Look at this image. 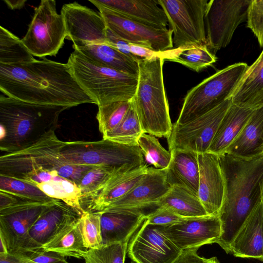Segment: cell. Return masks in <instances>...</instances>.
<instances>
[{
	"mask_svg": "<svg viewBox=\"0 0 263 263\" xmlns=\"http://www.w3.org/2000/svg\"><path fill=\"white\" fill-rule=\"evenodd\" d=\"M0 90L7 97L39 104L71 108L95 104L67 63L46 58L20 64H0Z\"/></svg>",
	"mask_w": 263,
	"mask_h": 263,
	"instance_id": "obj_1",
	"label": "cell"
},
{
	"mask_svg": "<svg viewBox=\"0 0 263 263\" xmlns=\"http://www.w3.org/2000/svg\"><path fill=\"white\" fill-rule=\"evenodd\" d=\"M218 155L224 193L218 213L221 234L216 241L227 253L237 232L254 209L261 202L263 155L243 159L227 152Z\"/></svg>",
	"mask_w": 263,
	"mask_h": 263,
	"instance_id": "obj_2",
	"label": "cell"
},
{
	"mask_svg": "<svg viewBox=\"0 0 263 263\" xmlns=\"http://www.w3.org/2000/svg\"><path fill=\"white\" fill-rule=\"evenodd\" d=\"M66 106L29 103L0 96V150L10 153L35 143L58 126Z\"/></svg>",
	"mask_w": 263,
	"mask_h": 263,
	"instance_id": "obj_3",
	"label": "cell"
},
{
	"mask_svg": "<svg viewBox=\"0 0 263 263\" xmlns=\"http://www.w3.org/2000/svg\"><path fill=\"white\" fill-rule=\"evenodd\" d=\"M161 57L139 60L138 81L132 100L144 133L167 138L173 124L163 81Z\"/></svg>",
	"mask_w": 263,
	"mask_h": 263,
	"instance_id": "obj_4",
	"label": "cell"
},
{
	"mask_svg": "<svg viewBox=\"0 0 263 263\" xmlns=\"http://www.w3.org/2000/svg\"><path fill=\"white\" fill-rule=\"evenodd\" d=\"M73 77L98 106L121 101H132L138 77L97 63L77 49L67 63Z\"/></svg>",
	"mask_w": 263,
	"mask_h": 263,
	"instance_id": "obj_5",
	"label": "cell"
},
{
	"mask_svg": "<svg viewBox=\"0 0 263 263\" xmlns=\"http://www.w3.org/2000/svg\"><path fill=\"white\" fill-rule=\"evenodd\" d=\"M249 68L237 63L220 70L191 89L184 98L175 123L183 124L217 107L232 95Z\"/></svg>",
	"mask_w": 263,
	"mask_h": 263,
	"instance_id": "obj_6",
	"label": "cell"
},
{
	"mask_svg": "<svg viewBox=\"0 0 263 263\" xmlns=\"http://www.w3.org/2000/svg\"><path fill=\"white\" fill-rule=\"evenodd\" d=\"M61 154L69 163L90 167L135 169L146 164L138 145H127L103 139L65 142Z\"/></svg>",
	"mask_w": 263,
	"mask_h": 263,
	"instance_id": "obj_7",
	"label": "cell"
},
{
	"mask_svg": "<svg viewBox=\"0 0 263 263\" xmlns=\"http://www.w3.org/2000/svg\"><path fill=\"white\" fill-rule=\"evenodd\" d=\"M65 141L52 131L38 142L23 149L4 153L0 157V175L21 180L37 169L55 171L67 162L62 156Z\"/></svg>",
	"mask_w": 263,
	"mask_h": 263,
	"instance_id": "obj_8",
	"label": "cell"
},
{
	"mask_svg": "<svg viewBox=\"0 0 263 263\" xmlns=\"http://www.w3.org/2000/svg\"><path fill=\"white\" fill-rule=\"evenodd\" d=\"M55 199L44 202L21 198L0 209V238L6 243L8 253L24 254L35 250L29 231Z\"/></svg>",
	"mask_w": 263,
	"mask_h": 263,
	"instance_id": "obj_9",
	"label": "cell"
},
{
	"mask_svg": "<svg viewBox=\"0 0 263 263\" xmlns=\"http://www.w3.org/2000/svg\"><path fill=\"white\" fill-rule=\"evenodd\" d=\"M174 34L175 48L206 45L205 15L207 0H157Z\"/></svg>",
	"mask_w": 263,
	"mask_h": 263,
	"instance_id": "obj_10",
	"label": "cell"
},
{
	"mask_svg": "<svg viewBox=\"0 0 263 263\" xmlns=\"http://www.w3.org/2000/svg\"><path fill=\"white\" fill-rule=\"evenodd\" d=\"M66 36L63 17L57 12L56 2L42 0L35 8L27 31L22 40L33 56L44 58L57 54Z\"/></svg>",
	"mask_w": 263,
	"mask_h": 263,
	"instance_id": "obj_11",
	"label": "cell"
},
{
	"mask_svg": "<svg viewBox=\"0 0 263 263\" xmlns=\"http://www.w3.org/2000/svg\"><path fill=\"white\" fill-rule=\"evenodd\" d=\"M229 99L208 112L183 124H173L166 138L169 151L178 149L195 152H208L219 125L232 105Z\"/></svg>",
	"mask_w": 263,
	"mask_h": 263,
	"instance_id": "obj_12",
	"label": "cell"
},
{
	"mask_svg": "<svg viewBox=\"0 0 263 263\" xmlns=\"http://www.w3.org/2000/svg\"><path fill=\"white\" fill-rule=\"evenodd\" d=\"M251 0H211L205 15L206 46L213 54L231 42L237 27L247 20Z\"/></svg>",
	"mask_w": 263,
	"mask_h": 263,
	"instance_id": "obj_13",
	"label": "cell"
},
{
	"mask_svg": "<svg viewBox=\"0 0 263 263\" xmlns=\"http://www.w3.org/2000/svg\"><path fill=\"white\" fill-rule=\"evenodd\" d=\"M89 2L98 9L107 28L121 39L156 51H164L173 48L172 30L155 28L128 18L91 0Z\"/></svg>",
	"mask_w": 263,
	"mask_h": 263,
	"instance_id": "obj_14",
	"label": "cell"
},
{
	"mask_svg": "<svg viewBox=\"0 0 263 263\" xmlns=\"http://www.w3.org/2000/svg\"><path fill=\"white\" fill-rule=\"evenodd\" d=\"M182 251L163 233L160 226L145 220L130 238L127 253L136 263H173Z\"/></svg>",
	"mask_w": 263,
	"mask_h": 263,
	"instance_id": "obj_15",
	"label": "cell"
},
{
	"mask_svg": "<svg viewBox=\"0 0 263 263\" xmlns=\"http://www.w3.org/2000/svg\"><path fill=\"white\" fill-rule=\"evenodd\" d=\"M147 167L146 163L135 169L116 168L98 188L81 196L80 203L83 212H100L118 201L138 183Z\"/></svg>",
	"mask_w": 263,
	"mask_h": 263,
	"instance_id": "obj_16",
	"label": "cell"
},
{
	"mask_svg": "<svg viewBox=\"0 0 263 263\" xmlns=\"http://www.w3.org/2000/svg\"><path fill=\"white\" fill-rule=\"evenodd\" d=\"M61 14L66 30V39L73 48L84 45L106 43L107 26L100 13L77 2L63 5Z\"/></svg>",
	"mask_w": 263,
	"mask_h": 263,
	"instance_id": "obj_17",
	"label": "cell"
},
{
	"mask_svg": "<svg viewBox=\"0 0 263 263\" xmlns=\"http://www.w3.org/2000/svg\"><path fill=\"white\" fill-rule=\"evenodd\" d=\"M160 228L181 251L216 243L221 234L218 215L186 218L172 224L160 226Z\"/></svg>",
	"mask_w": 263,
	"mask_h": 263,
	"instance_id": "obj_18",
	"label": "cell"
},
{
	"mask_svg": "<svg viewBox=\"0 0 263 263\" xmlns=\"http://www.w3.org/2000/svg\"><path fill=\"white\" fill-rule=\"evenodd\" d=\"M172 184L167 168L148 167L145 174L130 191L101 212L115 209L143 210L149 206L157 207V204L167 193Z\"/></svg>",
	"mask_w": 263,
	"mask_h": 263,
	"instance_id": "obj_19",
	"label": "cell"
},
{
	"mask_svg": "<svg viewBox=\"0 0 263 263\" xmlns=\"http://www.w3.org/2000/svg\"><path fill=\"white\" fill-rule=\"evenodd\" d=\"M198 197L208 215H218L224 193L223 177L218 155L206 152L198 154Z\"/></svg>",
	"mask_w": 263,
	"mask_h": 263,
	"instance_id": "obj_20",
	"label": "cell"
},
{
	"mask_svg": "<svg viewBox=\"0 0 263 263\" xmlns=\"http://www.w3.org/2000/svg\"><path fill=\"white\" fill-rule=\"evenodd\" d=\"M103 245L128 243L146 218L143 210L115 209L99 212Z\"/></svg>",
	"mask_w": 263,
	"mask_h": 263,
	"instance_id": "obj_21",
	"label": "cell"
},
{
	"mask_svg": "<svg viewBox=\"0 0 263 263\" xmlns=\"http://www.w3.org/2000/svg\"><path fill=\"white\" fill-rule=\"evenodd\" d=\"M82 214L63 201L55 199L42 214L29 231L35 249L41 248L62 228L79 218Z\"/></svg>",
	"mask_w": 263,
	"mask_h": 263,
	"instance_id": "obj_22",
	"label": "cell"
},
{
	"mask_svg": "<svg viewBox=\"0 0 263 263\" xmlns=\"http://www.w3.org/2000/svg\"><path fill=\"white\" fill-rule=\"evenodd\" d=\"M237 257L263 259V208L260 203L242 224L230 246Z\"/></svg>",
	"mask_w": 263,
	"mask_h": 263,
	"instance_id": "obj_23",
	"label": "cell"
},
{
	"mask_svg": "<svg viewBox=\"0 0 263 263\" xmlns=\"http://www.w3.org/2000/svg\"><path fill=\"white\" fill-rule=\"evenodd\" d=\"M132 20L155 28L167 29L168 20L157 0H91Z\"/></svg>",
	"mask_w": 263,
	"mask_h": 263,
	"instance_id": "obj_24",
	"label": "cell"
},
{
	"mask_svg": "<svg viewBox=\"0 0 263 263\" xmlns=\"http://www.w3.org/2000/svg\"><path fill=\"white\" fill-rule=\"evenodd\" d=\"M225 152L246 159L263 155V106L254 110L243 128Z\"/></svg>",
	"mask_w": 263,
	"mask_h": 263,
	"instance_id": "obj_25",
	"label": "cell"
},
{
	"mask_svg": "<svg viewBox=\"0 0 263 263\" xmlns=\"http://www.w3.org/2000/svg\"><path fill=\"white\" fill-rule=\"evenodd\" d=\"M231 101L235 105L253 110L263 106V51L249 66Z\"/></svg>",
	"mask_w": 263,
	"mask_h": 263,
	"instance_id": "obj_26",
	"label": "cell"
},
{
	"mask_svg": "<svg viewBox=\"0 0 263 263\" xmlns=\"http://www.w3.org/2000/svg\"><path fill=\"white\" fill-rule=\"evenodd\" d=\"M253 111L232 103L222 119L208 152L217 155L224 152L239 135Z\"/></svg>",
	"mask_w": 263,
	"mask_h": 263,
	"instance_id": "obj_27",
	"label": "cell"
},
{
	"mask_svg": "<svg viewBox=\"0 0 263 263\" xmlns=\"http://www.w3.org/2000/svg\"><path fill=\"white\" fill-rule=\"evenodd\" d=\"M73 49L97 63L138 77L140 59L130 57L107 42L86 44Z\"/></svg>",
	"mask_w": 263,
	"mask_h": 263,
	"instance_id": "obj_28",
	"label": "cell"
},
{
	"mask_svg": "<svg viewBox=\"0 0 263 263\" xmlns=\"http://www.w3.org/2000/svg\"><path fill=\"white\" fill-rule=\"evenodd\" d=\"M167 168L172 183H180L198 195L199 180L198 154L187 150L173 149Z\"/></svg>",
	"mask_w": 263,
	"mask_h": 263,
	"instance_id": "obj_29",
	"label": "cell"
},
{
	"mask_svg": "<svg viewBox=\"0 0 263 263\" xmlns=\"http://www.w3.org/2000/svg\"><path fill=\"white\" fill-rule=\"evenodd\" d=\"M159 206H167L187 218L208 215L198 196L178 183L172 184L167 193L157 204V207Z\"/></svg>",
	"mask_w": 263,
	"mask_h": 263,
	"instance_id": "obj_30",
	"label": "cell"
},
{
	"mask_svg": "<svg viewBox=\"0 0 263 263\" xmlns=\"http://www.w3.org/2000/svg\"><path fill=\"white\" fill-rule=\"evenodd\" d=\"M79 218L65 226L41 248L65 257L81 258L80 253L88 249L84 245L79 228Z\"/></svg>",
	"mask_w": 263,
	"mask_h": 263,
	"instance_id": "obj_31",
	"label": "cell"
},
{
	"mask_svg": "<svg viewBox=\"0 0 263 263\" xmlns=\"http://www.w3.org/2000/svg\"><path fill=\"white\" fill-rule=\"evenodd\" d=\"M163 58L180 63L197 72L216 61L215 55L210 51L206 45H186L170 49L163 52Z\"/></svg>",
	"mask_w": 263,
	"mask_h": 263,
	"instance_id": "obj_32",
	"label": "cell"
},
{
	"mask_svg": "<svg viewBox=\"0 0 263 263\" xmlns=\"http://www.w3.org/2000/svg\"><path fill=\"white\" fill-rule=\"evenodd\" d=\"M35 59L22 39L2 26L0 27V64H20Z\"/></svg>",
	"mask_w": 263,
	"mask_h": 263,
	"instance_id": "obj_33",
	"label": "cell"
},
{
	"mask_svg": "<svg viewBox=\"0 0 263 263\" xmlns=\"http://www.w3.org/2000/svg\"><path fill=\"white\" fill-rule=\"evenodd\" d=\"M144 133L132 101V104L120 124L103 139L117 143L130 145H138V140Z\"/></svg>",
	"mask_w": 263,
	"mask_h": 263,
	"instance_id": "obj_34",
	"label": "cell"
},
{
	"mask_svg": "<svg viewBox=\"0 0 263 263\" xmlns=\"http://www.w3.org/2000/svg\"><path fill=\"white\" fill-rule=\"evenodd\" d=\"M36 186L49 197L61 200L83 213L80 203L81 190L76 183L60 177L55 180L39 183Z\"/></svg>",
	"mask_w": 263,
	"mask_h": 263,
	"instance_id": "obj_35",
	"label": "cell"
},
{
	"mask_svg": "<svg viewBox=\"0 0 263 263\" xmlns=\"http://www.w3.org/2000/svg\"><path fill=\"white\" fill-rule=\"evenodd\" d=\"M132 104V100L121 101L98 106L96 118L102 136H105L118 127Z\"/></svg>",
	"mask_w": 263,
	"mask_h": 263,
	"instance_id": "obj_36",
	"label": "cell"
},
{
	"mask_svg": "<svg viewBox=\"0 0 263 263\" xmlns=\"http://www.w3.org/2000/svg\"><path fill=\"white\" fill-rule=\"evenodd\" d=\"M139 146L147 162L158 169H167L170 165L172 155L160 143L155 136L143 133L138 140Z\"/></svg>",
	"mask_w": 263,
	"mask_h": 263,
	"instance_id": "obj_37",
	"label": "cell"
},
{
	"mask_svg": "<svg viewBox=\"0 0 263 263\" xmlns=\"http://www.w3.org/2000/svg\"><path fill=\"white\" fill-rule=\"evenodd\" d=\"M128 243L103 245L80 253L85 263H125Z\"/></svg>",
	"mask_w": 263,
	"mask_h": 263,
	"instance_id": "obj_38",
	"label": "cell"
},
{
	"mask_svg": "<svg viewBox=\"0 0 263 263\" xmlns=\"http://www.w3.org/2000/svg\"><path fill=\"white\" fill-rule=\"evenodd\" d=\"M0 190L25 199L47 202L54 200L38 187L17 179L0 175Z\"/></svg>",
	"mask_w": 263,
	"mask_h": 263,
	"instance_id": "obj_39",
	"label": "cell"
},
{
	"mask_svg": "<svg viewBox=\"0 0 263 263\" xmlns=\"http://www.w3.org/2000/svg\"><path fill=\"white\" fill-rule=\"evenodd\" d=\"M79 228L87 249H99L103 246L99 212H84L79 218Z\"/></svg>",
	"mask_w": 263,
	"mask_h": 263,
	"instance_id": "obj_40",
	"label": "cell"
},
{
	"mask_svg": "<svg viewBox=\"0 0 263 263\" xmlns=\"http://www.w3.org/2000/svg\"><path fill=\"white\" fill-rule=\"evenodd\" d=\"M115 168L104 166L92 167L86 173L78 185L82 195L95 190L106 180Z\"/></svg>",
	"mask_w": 263,
	"mask_h": 263,
	"instance_id": "obj_41",
	"label": "cell"
},
{
	"mask_svg": "<svg viewBox=\"0 0 263 263\" xmlns=\"http://www.w3.org/2000/svg\"><path fill=\"white\" fill-rule=\"evenodd\" d=\"M247 27L258 40L260 47H263V0H251L247 14Z\"/></svg>",
	"mask_w": 263,
	"mask_h": 263,
	"instance_id": "obj_42",
	"label": "cell"
},
{
	"mask_svg": "<svg viewBox=\"0 0 263 263\" xmlns=\"http://www.w3.org/2000/svg\"><path fill=\"white\" fill-rule=\"evenodd\" d=\"M187 217H183L172 209L166 206H159L146 215L148 224L165 226L179 222Z\"/></svg>",
	"mask_w": 263,
	"mask_h": 263,
	"instance_id": "obj_43",
	"label": "cell"
},
{
	"mask_svg": "<svg viewBox=\"0 0 263 263\" xmlns=\"http://www.w3.org/2000/svg\"><path fill=\"white\" fill-rule=\"evenodd\" d=\"M29 259L35 263H62L66 261V257L52 251L42 248L26 253Z\"/></svg>",
	"mask_w": 263,
	"mask_h": 263,
	"instance_id": "obj_44",
	"label": "cell"
},
{
	"mask_svg": "<svg viewBox=\"0 0 263 263\" xmlns=\"http://www.w3.org/2000/svg\"><path fill=\"white\" fill-rule=\"evenodd\" d=\"M129 51L134 57L139 59H152L161 57L162 52L156 51L150 48L129 43Z\"/></svg>",
	"mask_w": 263,
	"mask_h": 263,
	"instance_id": "obj_45",
	"label": "cell"
},
{
	"mask_svg": "<svg viewBox=\"0 0 263 263\" xmlns=\"http://www.w3.org/2000/svg\"><path fill=\"white\" fill-rule=\"evenodd\" d=\"M198 249L193 248L183 250L173 263H203L205 258L198 255Z\"/></svg>",
	"mask_w": 263,
	"mask_h": 263,
	"instance_id": "obj_46",
	"label": "cell"
},
{
	"mask_svg": "<svg viewBox=\"0 0 263 263\" xmlns=\"http://www.w3.org/2000/svg\"><path fill=\"white\" fill-rule=\"evenodd\" d=\"M0 263H35L32 261L26 254H0Z\"/></svg>",
	"mask_w": 263,
	"mask_h": 263,
	"instance_id": "obj_47",
	"label": "cell"
},
{
	"mask_svg": "<svg viewBox=\"0 0 263 263\" xmlns=\"http://www.w3.org/2000/svg\"><path fill=\"white\" fill-rule=\"evenodd\" d=\"M7 7L11 10L20 9L23 8L26 3V0H5Z\"/></svg>",
	"mask_w": 263,
	"mask_h": 263,
	"instance_id": "obj_48",
	"label": "cell"
},
{
	"mask_svg": "<svg viewBox=\"0 0 263 263\" xmlns=\"http://www.w3.org/2000/svg\"><path fill=\"white\" fill-rule=\"evenodd\" d=\"M0 254L8 253L7 245L5 241L0 238Z\"/></svg>",
	"mask_w": 263,
	"mask_h": 263,
	"instance_id": "obj_49",
	"label": "cell"
},
{
	"mask_svg": "<svg viewBox=\"0 0 263 263\" xmlns=\"http://www.w3.org/2000/svg\"><path fill=\"white\" fill-rule=\"evenodd\" d=\"M203 263H220L216 257H212L209 258H205Z\"/></svg>",
	"mask_w": 263,
	"mask_h": 263,
	"instance_id": "obj_50",
	"label": "cell"
},
{
	"mask_svg": "<svg viewBox=\"0 0 263 263\" xmlns=\"http://www.w3.org/2000/svg\"><path fill=\"white\" fill-rule=\"evenodd\" d=\"M261 202H262V208H263V192H262V196ZM262 261H263V259H262Z\"/></svg>",
	"mask_w": 263,
	"mask_h": 263,
	"instance_id": "obj_51",
	"label": "cell"
},
{
	"mask_svg": "<svg viewBox=\"0 0 263 263\" xmlns=\"http://www.w3.org/2000/svg\"><path fill=\"white\" fill-rule=\"evenodd\" d=\"M62 263H69V262H68L66 260V261H64V262H62Z\"/></svg>",
	"mask_w": 263,
	"mask_h": 263,
	"instance_id": "obj_52",
	"label": "cell"
},
{
	"mask_svg": "<svg viewBox=\"0 0 263 263\" xmlns=\"http://www.w3.org/2000/svg\"><path fill=\"white\" fill-rule=\"evenodd\" d=\"M130 263H136V262H134L133 261H131V262Z\"/></svg>",
	"mask_w": 263,
	"mask_h": 263,
	"instance_id": "obj_53",
	"label": "cell"
}]
</instances>
